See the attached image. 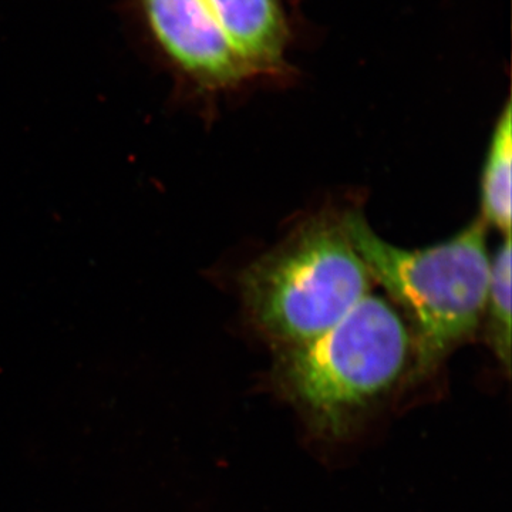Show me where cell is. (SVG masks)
<instances>
[{
    "label": "cell",
    "instance_id": "6da1fadb",
    "mask_svg": "<svg viewBox=\"0 0 512 512\" xmlns=\"http://www.w3.org/2000/svg\"><path fill=\"white\" fill-rule=\"evenodd\" d=\"M350 241L373 281L389 293L412 330L413 376L443 362L483 323L491 258L487 224L478 218L433 247L404 249L383 241L359 212L342 217Z\"/></svg>",
    "mask_w": 512,
    "mask_h": 512
},
{
    "label": "cell",
    "instance_id": "7a4b0ae2",
    "mask_svg": "<svg viewBox=\"0 0 512 512\" xmlns=\"http://www.w3.org/2000/svg\"><path fill=\"white\" fill-rule=\"evenodd\" d=\"M372 281L342 217L316 215L242 269L238 288L252 325L281 352L328 332Z\"/></svg>",
    "mask_w": 512,
    "mask_h": 512
},
{
    "label": "cell",
    "instance_id": "3957f363",
    "mask_svg": "<svg viewBox=\"0 0 512 512\" xmlns=\"http://www.w3.org/2000/svg\"><path fill=\"white\" fill-rule=\"evenodd\" d=\"M279 382L326 426L382 399L416 362L412 330L387 299L367 295L319 338L278 352Z\"/></svg>",
    "mask_w": 512,
    "mask_h": 512
},
{
    "label": "cell",
    "instance_id": "277c9868",
    "mask_svg": "<svg viewBox=\"0 0 512 512\" xmlns=\"http://www.w3.org/2000/svg\"><path fill=\"white\" fill-rule=\"evenodd\" d=\"M158 55L195 92L220 93L254 79L204 0H136Z\"/></svg>",
    "mask_w": 512,
    "mask_h": 512
},
{
    "label": "cell",
    "instance_id": "5b68a950",
    "mask_svg": "<svg viewBox=\"0 0 512 512\" xmlns=\"http://www.w3.org/2000/svg\"><path fill=\"white\" fill-rule=\"evenodd\" d=\"M254 76L286 73L289 29L279 0H204Z\"/></svg>",
    "mask_w": 512,
    "mask_h": 512
},
{
    "label": "cell",
    "instance_id": "8992f818",
    "mask_svg": "<svg viewBox=\"0 0 512 512\" xmlns=\"http://www.w3.org/2000/svg\"><path fill=\"white\" fill-rule=\"evenodd\" d=\"M511 117V103L507 101L495 124L481 175V218L504 235H511Z\"/></svg>",
    "mask_w": 512,
    "mask_h": 512
},
{
    "label": "cell",
    "instance_id": "52a82bcc",
    "mask_svg": "<svg viewBox=\"0 0 512 512\" xmlns=\"http://www.w3.org/2000/svg\"><path fill=\"white\" fill-rule=\"evenodd\" d=\"M511 235L491 259L490 284L485 301V333L495 356L504 366L511 357Z\"/></svg>",
    "mask_w": 512,
    "mask_h": 512
}]
</instances>
